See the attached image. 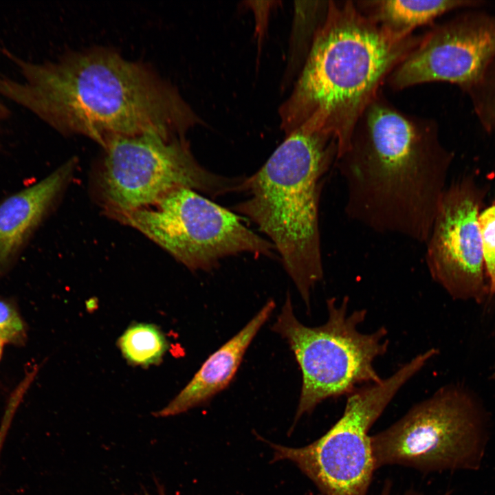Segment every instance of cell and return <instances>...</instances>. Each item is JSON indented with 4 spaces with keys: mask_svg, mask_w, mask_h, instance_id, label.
<instances>
[{
    "mask_svg": "<svg viewBox=\"0 0 495 495\" xmlns=\"http://www.w3.org/2000/svg\"><path fill=\"white\" fill-rule=\"evenodd\" d=\"M3 50L18 75L0 74V97L62 134L83 135L103 146L117 136H185L201 121L152 66L111 47L69 50L40 62Z\"/></svg>",
    "mask_w": 495,
    "mask_h": 495,
    "instance_id": "obj_1",
    "label": "cell"
},
{
    "mask_svg": "<svg viewBox=\"0 0 495 495\" xmlns=\"http://www.w3.org/2000/svg\"><path fill=\"white\" fill-rule=\"evenodd\" d=\"M452 160L434 120L402 111L380 91L335 163L346 215L375 232L425 243Z\"/></svg>",
    "mask_w": 495,
    "mask_h": 495,
    "instance_id": "obj_2",
    "label": "cell"
},
{
    "mask_svg": "<svg viewBox=\"0 0 495 495\" xmlns=\"http://www.w3.org/2000/svg\"><path fill=\"white\" fill-rule=\"evenodd\" d=\"M422 35L394 36L366 17L353 1H329L297 80L279 109L280 126L333 136L338 157L381 85Z\"/></svg>",
    "mask_w": 495,
    "mask_h": 495,
    "instance_id": "obj_3",
    "label": "cell"
},
{
    "mask_svg": "<svg viewBox=\"0 0 495 495\" xmlns=\"http://www.w3.org/2000/svg\"><path fill=\"white\" fill-rule=\"evenodd\" d=\"M338 155L331 135L297 129L242 185L234 210L267 236L309 309L323 277L319 204L323 179Z\"/></svg>",
    "mask_w": 495,
    "mask_h": 495,
    "instance_id": "obj_4",
    "label": "cell"
},
{
    "mask_svg": "<svg viewBox=\"0 0 495 495\" xmlns=\"http://www.w3.org/2000/svg\"><path fill=\"white\" fill-rule=\"evenodd\" d=\"M349 304L346 296L342 302L328 299L327 321L309 327L296 319L288 295L273 325L272 329L287 340L302 373L294 423L324 400L347 396L362 385L382 380L374 362L388 351V331L381 327L369 333L360 331L366 310L349 313Z\"/></svg>",
    "mask_w": 495,
    "mask_h": 495,
    "instance_id": "obj_5",
    "label": "cell"
},
{
    "mask_svg": "<svg viewBox=\"0 0 495 495\" xmlns=\"http://www.w3.org/2000/svg\"><path fill=\"white\" fill-rule=\"evenodd\" d=\"M489 439L483 408L466 391L446 386L371 436L375 469L400 465L424 473L476 470Z\"/></svg>",
    "mask_w": 495,
    "mask_h": 495,
    "instance_id": "obj_6",
    "label": "cell"
},
{
    "mask_svg": "<svg viewBox=\"0 0 495 495\" xmlns=\"http://www.w3.org/2000/svg\"><path fill=\"white\" fill-rule=\"evenodd\" d=\"M419 353L389 377L347 395L341 417L320 438L300 448L268 442L272 462L294 463L324 495H366L375 469L368 431L395 395L433 357Z\"/></svg>",
    "mask_w": 495,
    "mask_h": 495,
    "instance_id": "obj_7",
    "label": "cell"
},
{
    "mask_svg": "<svg viewBox=\"0 0 495 495\" xmlns=\"http://www.w3.org/2000/svg\"><path fill=\"white\" fill-rule=\"evenodd\" d=\"M102 147L99 191L111 215L153 206L182 188L210 197L240 192L245 179L206 169L193 156L186 137L117 136Z\"/></svg>",
    "mask_w": 495,
    "mask_h": 495,
    "instance_id": "obj_8",
    "label": "cell"
},
{
    "mask_svg": "<svg viewBox=\"0 0 495 495\" xmlns=\"http://www.w3.org/2000/svg\"><path fill=\"white\" fill-rule=\"evenodd\" d=\"M191 270H210L241 253L272 256L274 247L230 210L197 191L177 189L153 206L112 215Z\"/></svg>",
    "mask_w": 495,
    "mask_h": 495,
    "instance_id": "obj_9",
    "label": "cell"
},
{
    "mask_svg": "<svg viewBox=\"0 0 495 495\" xmlns=\"http://www.w3.org/2000/svg\"><path fill=\"white\" fill-rule=\"evenodd\" d=\"M470 8L423 34L386 82L395 91L443 82L465 92L495 58V14Z\"/></svg>",
    "mask_w": 495,
    "mask_h": 495,
    "instance_id": "obj_10",
    "label": "cell"
},
{
    "mask_svg": "<svg viewBox=\"0 0 495 495\" xmlns=\"http://www.w3.org/2000/svg\"><path fill=\"white\" fill-rule=\"evenodd\" d=\"M478 204L461 186L444 190L426 244L428 272L454 299L482 302L488 289L478 228Z\"/></svg>",
    "mask_w": 495,
    "mask_h": 495,
    "instance_id": "obj_11",
    "label": "cell"
},
{
    "mask_svg": "<svg viewBox=\"0 0 495 495\" xmlns=\"http://www.w3.org/2000/svg\"><path fill=\"white\" fill-rule=\"evenodd\" d=\"M70 160L48 176L0 202V277L16 263L64 190L74 172Z\"/></svg>",
    "mask_w": 495,
    "mask_h": 495,
    "instance_id": "obj_12",
    "label": "cell"
},
{
    "mask_svg": "<svg viewBox=\"0 0 495 495\" xmlns=\"http://www.w3.org/2000/svg\"><path fill=\"white\" fill-rule=\"evenodd\" d=\"M275 307L270 300L233 338L212 353L188 384L164 408L155 412L157 417L184 413L208 402L226 388L234 377L252 340Z\"/></svg>",
    "mask_w": 495,
    "mask_h": 495,
    "instance_id": "obj_13",
    "label": "cell"
},
{
    "mask_svg": "<svg viewBox=\"0 0 495 495\" xmlns=\"http://www.w3.org/2000/svg\"><path fill=\"white\" fill-rule=\"evenodd\" d=\"M366 17L390 34L405 38L415 29L432 24L442 15L457 10L484 6L475 0H358L353 1Z\"/></svg>",
    "mask_w": 495,
    "mask_h": 495,
    "instance_id": "obj_14",
    "label": "cell"
},
{
    "mask_svg": "<svg viewBox=\"0 0 495 495\" xmlns=\"http://www.w3.org/2000/svg\"><path fill=\"white\" fill-rule=\"evenodd\" d=\"M118 346L128 363L144 367L160 363L168 348L160 328L143 322L131 324L118 338Z\"/></svg>",
    "mask_w": 495,
    "mask_h": 495,
    "instance_id": "obj_15",
    "label": "cell"
},
{
    "mask_svg": "<svg viewBox=\"0 0 495 495\" xmlns=\"http://www.w3.org/2000/svg\"><path fill=\"white\" fill-rule=\"evenodd\" d=\"M465 93L481 125L487 131L495 130V58Z\"/></svg>",
    "mask_w": 495,
    "mask_h": 495,
    "instance_id": "obj_16",
    "label": "cell"
},
{
    "mask_svg": "<svg viewBox=\"0 0 495 495\" xmlns=\"http://www.w3.org/2000/svg\"><path fill=\"white\" fill-rule=\"evenodd\" d=\"M484 265L489 278V292L495 294V205L478 215Z\"/></svg>",
    "mask_w": 495,
    "mask_h": 495,
    "instance_id": "obj_17",
    "label": "cell"
},
{
    "mask_svg": "<svg viewBox=\"0 0 495 495\" xmlns=\"http://www.w3.org/2000/svg\"><path fill=\"white\" fill-rule=\"evenodd\" d=\"M0 338L16 346H22L27 340V327L16 305L2 298H0Z\"/></svg>",
    "mask_w": 495,
    "mask_h": 495,
    "instance_id": "obj_18",
    "label": "cell"
},
{
    "mask_svg": "<svg viewBox=\"0 0 495 495\" xmlns=\"http://www.w3.org/2000/svg\"><path fill=\"white\" fill-rule=\"evenodd\" d=\"M23 396V393L20 390H16L14 393L10 401L8 402L3 417L2 418L0 426V459L3 444L6 441V439L7 437L8 432L11 426L14 415L16 412V409L18 408V406Z\"/></svg>",
    "mask_w": 495,
    "mask_h": 495,
    "instance_id": "obj_19",
    "label": "cell"
},
{
    "mask_svg": "<svg viewBox=\"0 0 495 495\" xmlns=\"http://www.w3.org/2000/svg\"><path fill=\"white\" fill-rule=\"evenodd\" d=\"M11 112L10 109L8 107V105L6 104V102L3 100L1 98H0V149L1 147V133L3 128L6 124V122L9 119L10 117Z\"/></svg>",
    "mask_w": 495,
    "mask_h": 495,
    "instance_id": "obj_20",
    "label": "cell"
},
{
    "mask_svg": "<svg viewBox=\"0 0 495 495\" xmlns=\"http://www.w3.org/2000/svg\"><path fill=\"white\" fill-rule=\"evenodd\" d=\"M391 484L390 482H386V484L384 486L383 490L380 495H390L391 492ZM450 492L446 493L443 495H450ZM404 495H422L417 492L410 490L407 492Z\"/></svg>",
    "mask_w": 495,
    "mask_h": 495,
    "instance_id": "obj_21",
    "label": "cell"
},
{
    "mask_svg": "<svg viewBox=\"0 0 495 495\" xmlns=\"http://www.w3.org/2000/svg\"><path fill=\"white\" fill-rule=\"evenodd\" d=\"M157 489H158L157 490H158L159 495H166L165 491L162 485H160L159 484H157ZM144 495H151V494L145 492L144 494Z\"/></svg>",
    "mask_w": 495,
    "mask_h": 495,
    "instance_id": "obj_22",
    "label": "cell"
},
{
    "mask_svg": "<svg viewBox=\"0 0 495 495\" xmlns=\"http://www.w3.org/2000/svg\"><path fill=\"white\" fill-rule=\"evenodd\" d=\"M6 343L1 338H0V360L3 353L4 344Z\"/></svg>",
    "mask_w": 495,
    "mask_h": 495,
    "instance_id": "obj_23",
    "label": "cell"
}]
</instances>
